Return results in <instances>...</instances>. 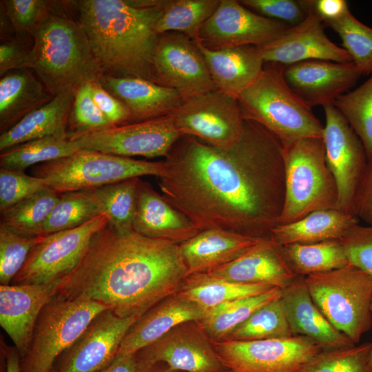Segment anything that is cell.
<instances>
[{
	"label": "cell",
	"instance_id": "obj_1",
	"mask_svg": "<svg viewBox=\"0 0 372 372\" xmlns=\"http://www.w3.org/2000/svg\"><path fill=\"white\" fill-rule=\"evenodd\" d=\"M157 178L164 198L201 231L220 229L269 238L285 196L282 145L259 124L245 120L241 138L216 147L183 136Z\"/></svg>",
	"mask_w": 372,
	"mask_h": 372
},
{
	"label": "cell",
	"instance_id": "obj_2",
	"mask_svg": "<svg viewBox=\"0 0 372 372\" xmlns=\"http://www.w3.org/2000/svg\"><path fill=\"white\" fill-rule=\"evenodd\" d=\"M187 276L180 245L107 224L61 278L56 296L92 300L121 318L141 316L177 293Z\"/></svg>",
	"mask_w": 372,
	"mask_h": 372
},
{
	"label": "cell",
	"instance_id": "obj_3",
	"mask_svg": "<svg viewBox=\"0 0 372 372\" xmlns=\"http://www.w3.org/2000/svg\"><path fill=\"white\" fill-rule=\"evenodd\" d=\"M167 0H81L76 2L93 54L103 74L156 82L154 29Z\"/></svg>",
	"mask_w": 372,
	"mask_h": 372
},
{
	"label": "cell",
	"instance_id": "obj_4",
	"mask_svg": "<svg viewBox=\"0 0 372 372\" xmlns=\"http://www.w3.org/2000/svg\"><path fill=\"white\" fill-rule=\"evenodd\" d=\"M60 3L52 2L32 34V45L24 64L53 96L76 92L103 75L83 25Z\"/></svg>",
	"mask_w": 372,
	"mask_h": 372
},
{
	"label": "cell",
	"instance_id": "obj_5",
	"mask_svg": "<svg viewBox=\"0 0 372 372\" xmlns=\"http://www.w3.org/2000/svg\"><path fill=\"white\" fill-rule=\"evenodd\" d=\"M236 98L245 120L262 126L282 146L323 137L324 125L288 85L282 65L265 63L258 77Z\"/></svg>",
	"mask_w": 372,
	"mask_h": 372
},
{
	"label": "cell",
	"instance_id": "obj_6",
	"mask_svg": "<svg viewBox=\"0 0 372 372\" xmlns=\"http://www.w3.org/2000/svg\"><path fill=\"white\" fill-rule=\"evenodd\" d=\"M282 156L285 196L279 224L338 209L337 184L327 163L322 138H301L282 146Z\"/></svg>",
	"mask_w": 372,
	"mask_h": 372
},
{
	"label": "cell",
	"instance_id": "obj_7",
	"mask_svg": "<svg viewBox=\"0 0 372 372\" xmlns=\"http://www.w3.org/2000/svg\"><path fill=\"white\" fill-rule=\"evenodd\" d=\"M304 281L326 318L358 344L372 326V277L349 263L304 276Z\"/></svg>",
	"mask_w": 372,
	"mask_h": 372
},
{
	"label": "cell",
	"instance_id": "obj_8",
	"mask_svg": "<svg viewBox=\"0 0 372 372\" xmlns=\"http://www.w3.org/2000/svg\"><path fill=\"white\" fill-rule=\"evenodd\" d=\"M165 163L150 162L97 151L80 149L71 156L37 165L33 176L60 194L92 189L144 176L160 177Z\"/></svg>",
	"mask_w": 372,
	"mask_h": 372
},
{
	"label": "cell",
	"instance_id": "obj_9",
	"mask_svg": "<svg viewBox=\"0 0 372 372\" xmlns=\"http://www.w3.org/2000/svg\"><path fill=\"white\" fill-rule=\"evenodd\" d=\"M105 305L87 298L56 296L42 309L21 372H52L58 358L83 333Z\"/></svg>",
	"mask_w": 372,
	"mask_h": 372
},
{
	"label": "cell",
	"instance_id": "obj_10",
	"mask_svg": "<svg viewBox=\"0 0 372 372\" xmlns=\"http://www.w3.org/2000/svg\"><path fill=\"white\" fill-rule=\"evenodd\" d=\"M213 344L223 365L233 372H300L323 351L303 335Z\"/></svg>",
	"mask_w": 372,
	"mask_h": 372
},
{
	"label": "cell",
	"instance_id": "obj_11",
	"mask_svg": "<svg viewBox=\"0 0 372 372\" xmlns=\"http://www.w3.org/2000/svg\"><path fill=\"white\" fill-rule=\"evenodd\" d=\"M171 116L183 136H193L216 147L236 143L245 130V120L237 98L218 90L184 100Z\"/></svg>",
	"mask_w": 372,
	"mask_h": 372
},
{
	"label": "cell",
	"instance_id": "obj_12",
	"mask_svg": "<svg viewBox=\"0 0 372 372\" xmlns=\"http://www.w3.org/2000/svg\"><path fill=\"white\" fill-rule=\"evenodd\" d=\"M107 224L105 215L101 214L75 228L43 236L12 285L43 284L63 278L78 264L93 236Z\"/></svg>",
	"mask_w": 372,
	"mask_h": 372
},
{
	"label": "cell",
	"instance_id": "obj_13",
	"mask_svg": "<svg viewBox=\"0 0 372 372\" xmlns=\"http://www.w3.org/2000/svg\"><path fill=\"white\" fill-rule=\"evenodd\" d=\"M70 134L81 149L129 157H167L183 136L171 115L98 131Z\"/></svg>",
	"mask_w": 372,
	"mask_h": 372
},
{
	"label": "cell",
	"instance_id": "obj_14",
	"mask_svg": "<svg viewBox=\"0 0 372 372\" xmlns=\"http://www.w3.org/2000/svg\"><path fill=\"white\" fill-rule=\"evenodd\" d=\"M323 109L325 124L322 138L327 163L337 184L338 209L353 214L355 196L368 163L366 151L333 104L326 105Z\"/></svg>",
	"mask_w": 372,
	"mask_h": 372
},
{
	"label": "cell",
	"instance_id": "obj_15",
	"mask_svg": "<svg viewBox=\"0 0 372 372\" xmlns=\"http://www.w3.org/2000/svg\"><path fill=\"white\" fill-rule=\"evenodd\" d=\"M154 73L157 83L176 90L184 100L216 90L196 42L180 32L159 35Z\"/></svg>",
	"mask_w": 372,
	"mask_h": 372
},
{
	"label": "cell",
	"instance_id": "obj_16",
	"mask_svg": "<svg viewBox=\"0 0 372 372\" xmlns=\"http://www.w3.org/2000/svg\"><path fill=\"white\" fill-rule=\"evenodd\" d=\"M290 28L251 11L240 1L220 0L216 10L201 26L197 41L211 50L259 47L282 36Z\"/></svg>",
	"mask_w": 372,
	"mask_h": 372
},
{
	"label": "cell",
	"instance_id": "obj_17",
	"mask_svg": "<svg viewBox=\"0 0 372 372\" xmlns=\"http://www.w3.org/2000/svg\"><path fill=\"white\" fill-rule=\"evenodd\" d=\"M140 363L163 362L182 372H220L226 369L198 320L180 323L136 353Z\"/></svg>",
	"mask_w": 372,
	"mask_h": 372
},
{
	"label": "cell",
	"instance_id": "obj_18",
	"mask_svg": "<svg viewBox=\"0 0 372 372\" xmlns=\"http://www.w3.org/2000/svg\"><path fill=\"white\" fill-rule=\"evenodd\" d=\"M141 316L121 318L110 309L96 316L56 360L52 372H98L116 358L130 327Z\"/></svg>",
	"mask_w": 372,
	"mask_h": 372
},
{
	"label": "cell",
	"instance_id": "obj_19",
	"mask_svg": "<svg viewBox=\"0 0 372 372\" xmlns=\"http://www.w3.org/2000/svg\"><path fill=\"white\" fill-rule=\"evenodd\" d=\"M306 5L308 14L300 23L271 42L257 47L265 63L288 65L309 60L353 62L343 48L327 37L323 23L308 7L307 1Z\"/></svg>",
	"mask_w": 372,
	"mask_h": 372
},
{
	"label": "cell",
	"instance_id": "obj_20",
	"mask_svg": "<svg viewBox=\"0 0 372 372\" xmlns=\"http://www.w3.org/2000/svg\"><path fill=\"white\" fill-rule=\"evenodd\" d=\"M282 67L288 85L311 107L333 104L362 76L353 62L309 60Z\"/></svg>",
	"mask_w": 372,
	"mask_h": 372
},
{
	"label": "cell",
	"instance_id": "obj_21",
	"mask_svg": "<svg viewBox=\"0 0 372 372\" xmlns=\"http://www.w3.org/2000/svg\"><path fill=\"white\" fill-rule=\"evenodd\" d=\"M60 280L0 285V325L21 358L29 349L42 309L56 296Z\"/></svg>",
	"mask_w": 372,
	"mask_h": 372
},
{
	"label": "cell",
	"instance_id": "obj_22",
	"mask_svg": "<svg viewBox=\"0 0 372 372\" xmlns=\"http://www.w3.org/2000/svg\"><path fill=\"white\" fill-rule=\"evenodd\" d=\"M133 229L143 236L178 245L200 232L189 218L141 178L137 183Z\"/></svg>",
	"mask_w": 372,
	"mask_h": 372
},
{
	"label": "cell",
	"instance_id": "obj_23",
	"mask_svg": "<svg viewBox=\"0 0 372 372\" xmlns=\"http://www.w3.org/2000/svg\"><path fill=\"white\" fill-rule=\"evenodd\" d=\"M207 273L229 282L268 285L281 290L298 277L281 246L271 238L262 239L239 258Z\"/></svg>",
	"mask_w": 372,
	"mask_h": 372
},
{
	"label": "cell",
	"instance_id": "obj_24",
	"mask_svg": "<svg viewBox=\"0 0 372 372\" xmlns=\"http://www.w3.org/2000/svg\"><path fill=\"white\" fill-rule=\"evenodd\" d=\"M280 300L294 335L308 337L323 350L355 345L331 324L314 303L305 283L304 276H298L282 290Z\"/></svg>",
	"mask_w": 372,
	"mask_h": 372
},
{
	"label": "cell",
	"instance_id": "obj_25",
	"mask_svg": "<svg viewBox=\"0 0 372 372\" xmlns=\"http://www.w3.org/2000/svg\"><path fill=\"white\" fill-rule=\"evenodd\" d=\"M206 311L178 292L144 313L128 329L116 355L135 354L155 342L176 325L200 320Z\"/></svg>",
	"mask_w": 372,
	"mask_h": 372
},
{
	"label": "cell",
	"instance_id": "obj_26",
	"mask_svg": "<svg viewBox=\"0 0 372 372\" xmlns=\"http://www.w3.org/2000/svg\"><path fill=\"white\" fill-rule=\"evenodd\" d=\"M99 81L127 107L132 123L171 115L184 101L176 90L145 79L103 74Z\"/></svg>",
	"mask_w": 372,
	"mask_h": 372
},
{
	"label": "cell",
	"instance_id": "obj_27",
	"mask_svg": "<svg viewBox=\"0 0 372 372\" xmlns=\"http://www.w3.org/2000/svg\"><path fill=\"white\" fill-rule=\"evenodd\" d=\"M265 238L210 229L181 243L180 248L188 275L207 272L229 263Z\"/></svg>",
	"mask_w": 372,
	"mask_h": 372
},
{
	"label": "cell",
	"instance_id": "obj_28",
	"mask_svg": "<svg viewBox=\"0 0 372 372\" xmlns=\"http://www.w3.org/2000/svg\"><path fill=\"white\" fill-rule=\"evenodd\" d=\"M195 41L204 56L216 90L220 92L237 97L263 70L265 62L256 46L211 50Z\"/></svg>",
	"mask_w": 372,
	"mask_h": 372
},
{
	"label": "cell",
	"instance_id": "obj_29",
	"mask_svg": "<svg viewBox=\"0 0 372 372\" xmlns=\"http://www.w3.org/2000/svg\"><path fill=\"white\" fill-rule=\"evenodd\" d=\"M54 96L28 68L10 71L0 79V130H8Z\"/></svg>",
	"mask_w": 372,
	"mask_h": 372
},
{
	"label": "cell",
	"instance_id": "obj_30",
	"mask_svg": "<svg viewBox=\"0 0 372 372\" xmlns=\"http://www.w3.org/2000/svg\"><path fill=\"white\" fill-rule=\"evenodd\" d=\"M357 224L359 218L352 214L338 209L319 210L295 222L276 225L270 238L280 246L340 240Z\"/></svg>",
	"mask_w": 372,
	"mask_h": 372
},
{
	"label": "cell",
	"instance_id": "obj_31",
	"mask_svg": "<svg viewBox=\"0 0 372 372\" xmlns=\"http://www.w3.org/2000/svg\"><path fill=\"white\" fill-rule=\"evenodd\" d=\"M75 93H61L1 134V152L18 145L48 136L68 133Z\"/></svg>",
	"mask_w": 372,
	"mask_h": 372
},
{
	"label": "cell",
	"instance_id": "obj_32",
	"mask_svg": "<svg viewBox=\"0 0 372 372\" xmlns=\"http://www.w3.org/2000/svg\"><path fill=\"white\" fill-rule=\"evenodd\" d=\"M273 288L263 284L229 282L204 272L188 275L178 293L207 312L222 304L264 293Z\"/></svg>",
	"mask_w": 372,
	"mask_h": 372
},
{
	"label": "cell",
	"instance_id": "obj_33",
	"mask_svg": "<svg viewBox=\"0 0 372 372\" xmlns=\"http://www.w3.org/2000/svg\"><path fill=\"white\" fill-rule=\"evenodd\" d=\"M69 132L32 140L1 152V167L25 171L30 166L69 156L80 150Z\"/></svg>",
	"mask_w": 372,
	"mask_h": 372
},
{
	"label": "cell",
	"instance_id": "obj_34",
	"mask_svg": "<svg viewBox=\"0 0 372 372\" xmlns=\"http://www.w3.org/2000/svg\"><path fill=\"white\" fill-rule=\"evenodd\" d=\"M281 296L282 290L275 287L264 293L222 304L207 311L198 322L213 341H221L260 307Z\"/></svg>",
	"mask_w": 372,
	"mask_h": 372
},
{
	"label": "cell",
	"instance_id": "obj_35",
	"mask_svg": "<svg viewBox=\"0 0 372 372\" xmlns=\"http://www.w3.org/2000/svg\"><path fill=\"white\" fill-rule=\"evenodd\" d=\"M281 248L298 276L327 272L349 264L340 240L313 244H290L281 246Z\"/></svg>",
	"mask_w": 372,
	"mask_h": 372
},
{
	"label": "cell",
	"instance_id": "obj_36",
	"mask_svg": "<svg viewBox=\"0 0 372 372\" xmlns=\"http://www.w3.org/2000/svg\"><path fill=\"white\" fill-rule=\"evenodd\" d=\"M220 0H167L161 17L154 23L158 35L180 32L197 41L201 26L218 8Z\"/></svg>",
	"mask_w": 372,
	"mask_h": 372
},
{
	"label": "cell",
	"instance_id": "obj_37",
	"mask_svg": "<svg viewBox=\"0 0 372 372\" xmlns=\"http://www.w3.org/2000/svg\"><path fill=\"white\" fill-rule=\"evenodd\" d=\"M139 178L88 189L105 214L108 225L120 232L134 231L136 188Z\"/></svg>",
	"mask_w": 372,
	"mask_h": 372
},
{
	"label": "cell",
	"instance_id": "obj_38",
	"mask_svg": "<svg viewBox=\"0 0 372 372\" xmlns=\"http://www.w3.org/2000/svg\"><path fill=\"white\" fill-rule=\"evenodd\" d=\"M61 194L46 187L1 212V223L24 235L41 236L43 224Z\"/></svg>",
	"mask_w": 372,
	"mask_h": 372
},
{
	"label": "cell",
	"instance_id": "obj_39",
	"mask_svg": "<svg viewBox=\"0 0 372 372\" xmlns=\"http://www.w3.org/2000/svg\"><path fill=\"white\" fill-rule=\"evenodd\" d=\"M103 214L89 190L61 194L42 227L41 236L70 229Z\"/></svg>",
	"mask_w": 372,
	"mask_h": 372
},
{
	"label": "cell",
	"instance_id": "obj_40",
	"mask_svg": "<svg viewBox=\"0 0 372 372\" xmlns=\"http://www.w3.org/2000/svg\"><path fill=\"white\" fill-rule=\"evenodd\" d=\"M280 298L260 307L223 340L251 341L294 335Z\"/></svg>",
	"mask_w": 372,
	"mask_h": 372
},
{
	"label": "cell",
	"instance_id": "obj_41",
	"mask_svg": "<svg viewBox=\"0 0 372 372\" xmlns=\"http://www.w3.org/2000/svg\"><path fill=\"white\" fill-rule=\"evenodd\" d=\"M333 105L360 139L368 161L372 159V75L353 91L340 96Z\"/></svg>",
	"mask_w": 372,
	"mask_h": 372
},
{
	"label": "cell",
	"instance_id": "obj_42",
	"mask_svg": "<svg viewBox=\"0 0 372 372\" xmlns=\"http://www.w3.org/2000/svg\"><path fill=\"white\" fill-rule=\"evenodd\" d=\"M340 37L362 75L372 73V28L358 20L350 10L340 19L325 24Z\"/></svg>",
	"mask_w": 372,
	"mask_h": 372
},
{
	"label": "cell",
	"instance_id": "obj_43",
	"mask_svg": "<svg viewBox=\"0 0 372 372\" xmlns=\"http://www.w3.org/2000/svg\"><path fill=\"white\" fill-rule=\"evenodd\" d=\"M42 237L24 235L3 223L0 224L1 285H10L23 267L31 249Z\"/></svg>",
	"mask_w": 372,
	"mask_h": 372
},
{
	"label": "cell",
	"instance_id": "obj_44",
	"mask_svg": "<svg viewBox=\"0 0 372 372\" xmlns=\"http://www.w3.org/2000/svg\"><path fill=\"white\" fill-rule=\"evenodd\" d=\"M372 342L332 350H323L300 372H369Z\"/></svg>",
	"mask_w": 372,
	"mask_h": 372
},
{
	"label": "cell",
	"instance_id": "obj_45",
	"mask_svg": "<svg viewBox=\"0 0 372 372\" xmlns=\"http://www.w3.org/2000/svg\"><path fill=\"white\" fill-rule=\"evenodd\" d=\"M112 126L96 105L92 94L91 82L81 86L75 93L68 121L71 134L98 131Z\"/></svg>",
	"mask_w": 372,
	"mask_h": 372
},
{
	"label": "cell",
	"instance_id": "obj_46",
	"mask_svg": "<svg viewBox=\"0 0 372 372\" xmlns=\"http://www.w3.org/2000/svg\"><path fill=\"white\" fill-rule=\"evenodd\" d=\"M46 187V182L41 178L28 175L24 171L1 167L0 211Z\"/></svg>",
	"mask_w": 372,
	"mask_h": 372
},
{
	"label": "cell",
	"instance_id": "obj_47",
	"mask_svg": "<svg viewBox=\"0 0 372 372\" xmlns=\"http://www.w3.org/2000/svg\"><path fill=\"white\" fill-rule=\"evenodd\" d=\"M52 2L45 0H4L1 1V7L17 35L32 36Z\"/></svg>",
	"mask_w": 372,
	"mask_h": 372
},
{
	"label": "cell",
	"instance_id": "obj_48",
	"mask_svg": "<svg viewBox=\"0 0 372 372\" xmlns=\"http://www.w3.org/2000/svg\"><path fill=\"white\" fill-rule=\"evenodd\" d=\"M240 2L262 17L290 27L300 23L308 14L306 1L241 0Z\"/></svg>",
	"mask_w": 372,
	"mask_h": 372
},
{
	"label": "cell",
	"instance_id": "obj_49",
	"mask_svg": "<svg viewBox=\"0 0 372 372\" xmlns=\"http://www.w3.org/2000/svg\"><path fill=\"white\" fill-rule=\"evenodd\" d=\"M340 240L349 263L372 277V226L357 224Z\"/></svg>",
	"mask_w": 372,
	"mask_h": 372
},
{
	"label": "cell",
	"instance_id": "obj_50",
	"mask_svg": "<svg viewBox=\"0 0 372 372\" xmlns=\"http://www.w3.org/2000/svg\"><path fill=\"white\" fill-rule=\"evenodd\" d=\"M91 88L96 105L112 126L131 123V115L127 107L107 92L99 80L91 82Z\"/></svg>",
	"mask_w": 372,
	"mask_h": 372
},
{
	"label": "cell",
	"instance_id": "obj_51",
	"mask_svg": "<svg viewBox=\"0 0 372 372\" xmlns=\"http://www.w3.org/2000/svg\"><path fill=\"white\" fill-rule=\"evenodd\" d=\"M25 36L17 35L1 41L0 45V76L10 71L25 68V59L31 49L32 44L25 41Z\"/></svg>",
	"mask_w": 372,
	"mask_h": 372
},
{
	"label": "cell",
	"instance_id": "obj_52",
	"mask_svg": "<svg viewBox=\"0 0 372 372\" xmlns=\"http://www.w3.org/2000/svg\"><path fill=\"white\" fill-rule=\"evenodd\" d=\"M353 214L372 226V159L368 161L354 202Z\"/></svg>",
	"mask_w": 372,
	"mask_h": 372
},
{
	"label": "cell",
	"instance_id": "obj_53",
	"mask_svg": "<svg viewBox=\"0 0 372 372\" xmlns=\"http://www.w3.org/2000/svg\"><path fill=\"white\" fill-rule=\"evenodd\" d=\"M308 7L322 21L324 25L337 21L349 11L344 0H306Z\"/></svg>",
	"mask_w": 372,
	"mask_h": 372
},
{
	"label": "cell",
	"instance_id": "obj_54",
	"mask_svg": "<svg viewBox=\"0 0 372 372\" xmlns=\"http://www.w3.org/2000/svg\"><path fill=\"white\" fill-rule=\"evenodd\" d=\"M141 364L135 354L116 355L114 360L98 372H138Z\"/></svg>",
	"mask_w": 372,
	"mask_h": 372
},
{
	"label": "cell",
	"instance_id": "obj_55",
	"mask_svg": "<svg viewBox=\"0 0 372 372\" xmlns=\"http://www.w3.org/2000/svg\"><path fill=\"white\" fill-rule=\"evenodd\" d=\"M6 372H21V357L15 348L7 352Z\"/></svg>",
	"mask_w": 372,
	"mask_h": 372
},
{
	"label": "cell",
	"instance_id": "obj_56",
	"mask_svg": "<svg viewBox=\"0 0 372 372\" xmlns=\"http://www.w3.org/2000/svg\"><path fill=\"white\" fill-rule=\"evenodd\" d=\"M140 364L141 369L138 372H182L172 369L167 364L163 362H156L149 364Z\"/></svg>",
	"mask_w": 372,
	"mask_h": 372
},
{
	"label": "cell",
	"instance_id": "obj_57",
	"mask_svg": "<svg viewBox=\"0 0 372 372\" xmlns=\"http://www.w3.org/2000/svg\"><path fill=\"white\" fill-rule=\"evenodd\" d=\"M371 310H372V306H371ZM368 369L369 372H372V346H371L369 360V364H368Z\"/></svg>",
	"mask_w": 372,
	"mask_h": 372
},
{
	"label": "cell",
	"instance_id": "obj_58",
	"mask_svg": "<svg viewBox=\"0 0 372 372\" xmlns=\"http://www.w3.org/2000/svg\"><path fill=\"white\" fill-rule=\"evenodd\" d=\"M220 372H233L232 371L229 370V369H225L223 371H220Z\"/></svg>",
	"mask_w": 372,
	"mask_h": 372
}]
</instances>
